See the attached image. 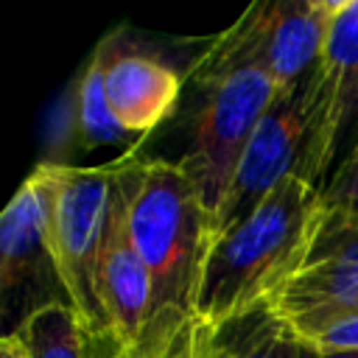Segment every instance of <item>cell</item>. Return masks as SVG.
<instances>
[{"label":"cell","instance_id":"cell-10","mask_svg":"<svg viewBox=\"0 0 358 358\" xmlns=\"http://www.w3.org/2000/svg\"><path fill=\"white\" fill-rule=\"evenodd\" d=\"M98 45L103 50V90L109 109L115 120L140 140L176 112L185 78L173 62L143 45L120 42V34H109Z\"/></svg>","mask_w":358,"mask_h":358},{"label":"cell","instance_id":"cell-19","mask_svg":"<svg viewBox=\"0 0 358 358\" xmlns=\"http://www.w3.org/2000/svg\"><path fill=\"white\" fill-rule=\"evenodd\" d=\"M291 358H358V352H322V350H313V347H308V344L294 338Z\"/></svg>","mask_w":358,"mask_h":358},{"label":"cell","instance_id":"cell-7","mask_svg":"<svg viewBox=\"0 0 358 358\" xmlns=\"http://www.w3.org/2000/svg\"><path fill=\"white\" fill-rule=\"evenodd\" d=\"M358 129V0H336L316 70V117L299 176L324 187L341 159L344 137Z\"/></svg>","mask_w":358,"mask_h":358},{"label":"cell","instance_id":"cell-11","mask_svg":"<svg viewBox=\"0 0 358 358\" xmlns=\"http://www.w3.org/2000/svg\"><path fill=\"white\" fill-rule=\"evenodd\" d=\"M48 271L53 274L45 199L36 179L28 173L0 218V291L11 296L20 285Z\"/></svg>","mask_w":358,"mask_h":358},{"label":"cell","instance_id":"cell-2","mask_svg":"<svg viewBox=\"0 0 358 358\" xmlns=\"http://www.w3.org/2000/svg\"><path fill=\"white\" fill-rule=\"evenodd\" d=\"M129 229L151 280V308L137 347L162 338L196 313L204 257L215 238L196 185L179 159L129 165Z\"/></svg>","mask_w":358,"mask_h":358},{"label":"cell","instance_id":"cell-13","mask_svg":"<svg viewBox=\"0 0 358 358\" xmlns=\"http://www.w3.org/2000/svg\"><path fill=\"white\" fill-rule=\"evenodd\" d=\"M31 358H92L90 333L62 299L36 305L17 327Z\"/></svg>","mask_w":358,"mask_h":358},{"label":"cell","instance_id":"cell-14","mask_svg":"<svg viewBox=\"0 0 358 358\" xmlns=\"http://www.w3.org/2000/svg\"><path fill=\"white\" fill-rule=\"evenodd\" d=\"M126 358H232V347L224 330L193 313L162 338L137 347Z\"/></svg>","mask_w":358,"mask_h":358},{"label":"cell","instance_id":"cell-3","mask_svg":"<svg viewBox=\"0 0 358 358\" xmlns=\"http://www.w3.org/2000/svg\"><path fill=\"white\" fill-rule=\"evenodd\" d=\"M190 81V140L179 165L196 185L213 232H218L238 159L263 115L277 101V87L241 22L213 39L193 64Z\"/></svg>","mask_w":358,"mask_h":358},{"label":"cell","instance_id":"cell-9","mask_svg":"<svg viewBox=\"0 0 358 358\" xmlns=\"http://www.w3.org/2000/svg\"><path fill=\"white\" fill-rule=\"evenodd\" d=\"M333 8L336 0H266L238 17L277 95L299 90L319 70Z\"/></svg>","mask_w":358,"mask_h":358},{"label":"cell","instance_id":"cell-20","mask_svg":"<svg viewBox=\"0 0 358 358\" xmlns=\"http://www.w3.org/2000/svg\"><path fill=\"white\" fill-rule=\"evenodd\" d=\"M90 352L92 358H126V352L109 338H90Z\"/></svg>","mask_w":358,"mask_h":358},{"label":"cell","instance_id":"cell-6","mask_svg":"<svg viewBox=\"0 0 358 358\" xmlns=\"http://www.w3.org/2000/svg\"><path fill=\"white\" fill-rule=\"evenodd\" d=\"M313 117H316V73L299 90L288 95H277L271 109L257 123L255 134L249 137L238 159L215 235L243 221L282 179L302 171L313 131Z\"/></svg>","mask_w":358,"mask_h":358},{"label":"cell","instance_id":"cell-18","mask_svg":"<svg viewBox=\"0 0 358 358\" xmlns=\"http://www.w3.org/2000/svg\"><path fill=\"white\" fill-rule=\"evenodd\" d=\"M0 358H31L28 355V347H25V341H22V336L17 330L3 336V341H0Z\"/></svg>","mask_w":358,"mask_h":358},{"label":"cell","instance_id":"cell-1","mask_svg":"<svg viewBox=\"0 0 358 358\" xmlns=\"http://www.w3.org/2000/svg\"><path fill=\"white\" fill-rule=\"evenodd\" d=\"M322 218V187L299 173L282 179L243 221L213 238L196 316L224 330L266 308L305 263Z\"/></svg>","mask_w":358,"mask_h":358},{"label":"cell","instance_id":"cell-15","mask_svg":"<svg viewBox=\"0 0 358 358\" xmlns=\"http://www.w3.org/2000/svg\"><path fill=\"white\" fill-rule=\"evenodd\" d=\"M232 358H291L294 336L268 313V308L224 327Z\"/></svg>","mask_w":358,"mask_h":358},{"label":"cell","instance_id":"cell-12","mask_svg":"<svg viewBox=\"0 0 358 358\" xmlns=\"http://www.w3.org/2000/svg\"><path fill=\"white\" fill-rule=\"evenodd\" d=\"M70 137L84 151L106 148V145H129L134 137L115 120L106 90H103V50L101 45L87 59L84 70L73 84V103H70Z\"/></svg>","mask_w":358,"mask_h":358},{"label":"cell","instance_id":"cell-4","mask_svg":"<svg viewBox=\"0 0 358 358\" xmlns=\"http://www.w3.org/2000/svg\"><path fill=\"white\" fill-rule=\"evenodd\" d=\"M115 168L117 159L95 168L39 162L31 171L45 199L48 249L56 282L64 291V302L76 310L90 338H106L95 291V268Z\"/></svg>","mask_w":358,"mask_h":358},{"label":"cell","instance_id":"cell-5","mask_svg":"<svg viewBox=\"0 0 358 358\" xmlns=\"http://www.w3.org/2000/svg\"><path fill=\"white\" fill-rule=\"evenodd\" d=\"M266 308L296 341L358 313V213L324 207L305 263Z\"/></svg>","mask_w":358,"mask_h":358},{"label":"cell","instance_id":"cell-8","mask_svg":"<svg viewBox=\"0 0 358 358\" xmlns=\"http://www.w3.org/2000/svg\"><path fill=\"white\" fill-rule=\"evenodd\" d=\"M129 165L131 154L117 159L95 268V291L106 338L126 355L137 350L151 308V280L129 229Z\"/></svg>","mask_w":358,"mask_h":358},{"label":"cell","instance_id":"cell-17","mask_svg":"<svg viewBox=\"0 0 358 358\" xmlns=\"http://www.w3.org/2000/svg\"><path fill=\"white\" fill-rule=\"evenodd\" d=\"M302 344L322 352H358V313L330 322Z\"/></svg>","mask_w":358,"mask_h":358},{"label":"cell","instance_id":"cell-16","mask_svg":"<svg viewBox=\"0 0 358 358\" xmlns=\"http://www.w3.org/2000/svg\"><path fill=\"white\" fill-rule=\"evenodd\" d=\"M322 201L327 210L358 213V129L352 131L338 165L327 176V182L322 187Z\"/></svg>","mask_w":358,"mask_h":358}]
</instances>
